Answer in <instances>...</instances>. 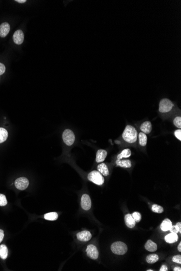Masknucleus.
Here are the masks:
<instances>
[{"label": "nucleus", "instance_id": "nucleus-8", "mask_svg": "<svg viewBox=\"0 0 181 271\" xmlns=\"http://www.w3.org/2000/svg\"><path fill=\"white\" fill-rule=\"evenodd\" d=\"M86 253L88 257L93 260L98 259L99 257L98 249L93 245H89L88 246L86 249Z\"/></svg>", "mask_w": 181, "mask_h": 271}, {"label": "nucleus", "instance_id": "nucleus-21", "mask_svg": "<svg viewBox=\"0 0 181 271\" xmlns=\"http://www.w3.org/2000/svg\"><path fill=\"white\" fill-rule=\"evenodd\" d=\"M139 143L142 146H145L148 142V138L147 135L143 132H140L138 135Z\"/></svg>", "mask_w": 181, "mask_h": 271}, {"label": "nucleus", "instance_id": "nucleus-34", "mask_svg": "<svg viewBox=\"0 0 181 271\" xmlns=\"http://www.w3.org/2000/svg\"><path fill=\"white\" fill-rule=\"evenodd\" d=\"M4 232L2 230H0V243L2 242L4 238Z\"/></svg>", "mask_w": 181, "mask_h": 271}, {"label": "nucleus", "instance_id": "nucleus-4", "mask_svg": "<svg viewBox=\"0 0 181 271\" xmlns=\"http://www.w3.org/2000/svg\"><path fill=\"white\" fill-rule=\"evenodd\" d=\"M88 179L94 184L99 186L102 185L105 182L104 177L102 174L97 171H93L90 172L88 175Z\"/></svg>", "mask_w": 181, "mask_h": 271}, {"label": "nucleus", "instance_id": "nucleus-36", "mask_svg": "<svg viewBox=\"0 0 181 271\" xmlns=\"http://www.w3.org/2000/svg\"><path fill=\"white\" fill-rule=\"evenodd\" d=\"M168 267H167L166 265H163L162 266V267L160 268V269H159V271H168Z\"/></svg>", "mask_w": 181, "mask_h": 271}, {"label": "nucleus", "instance_id": "nucleus-11", "mask_svg": "<svg viewBox=\"0 0 181 271\" xmlns=\"http://www.w3.org/2000/svg\"><path fill=\"white\" fill-rule=\"evenodd\" d=\"M10 25L7 22L3 23L0 25V36L4 37L8 34L10 31Z\"/></svg>", "mask_w": 181, "mask_h": 271}, {"label": "nucleus", "instance_id": "nucleus-33", "mask_svg": "<svg viewBox=\"0 0 181 271\" xmlns=\"http://www.w3.org/2000/svg\"><path fill=\"white\" fill-rule=\"evenodd\" d=\"M175 227L177 229V230L178 231L179 233H181V223L180 222H178L175 225Z\"/></svg>", "mask_w": 181, "mask_h": 271}, {"label": "nucleus", "instance_id": "nucleus-38", "mask_svg": "<svg viewBox=\"0 0 181 271\" xmlns=\"http://www.w3.org/2000/svg\"><path fill=\"white\" fill-rule=\"evenodd\" d=\"M15 1L18 2V3H25L26 2V0H17Z\"/></svg>", "mask_w": 181, "mask_h": 271}, {"label": "nucleus", "instance_id": "nucleus-18", "mask_svg": "<svg viewBox=\"0 0 181 271\" xmlns=\"http://www.w3.org/2000/svg\"><path fill=\"white\" fill-rule=\"evenodd\" d=\"M116 163L118 166L126 168H130L132 166L131 161L129 160H117Z\"/></svg>", "mask_w": 181, "mask_h": 271}, {"label": "nucleus", "instance_id": "nucleus-2", "mask_svg": "<svg viewBox=\"0 0 181 271\" xmlns=\"http://www.w3.org/2000/svg\"><path fill=\"white\" fill-rule=\"evenodd\" d=\"M111 249L115 254L122 255L125 254L127 252L128 246L125 243L122 241H117L112 244L111 246Z\"/></svg>", "mask_w": 181, "mask_h": 271}, {"label": "nucleus", "instance_id": "nucleus-31", "mask_svg": "<svg viewBox=\"0 0 181 271\" xmlns=\"http://www.w3.org/2000/svg\"><path fill=\"white\" fill-rule=\"evenodd\" d=\"M174 135L175 137L177 138L178 140H181V129H178L177 130H176L174 132Z\"/></svg>", "mask_w": 181, "mask_h": 271}, {"label": "nucleus", "instance_id": "nucleus-15", "mask_svg": "<svg viewBox=\"0 0 181 271\" xmlns=\"http://www.w3.org/2000/svg\"><path fill=\"white\" fill-rule=\"evenodd\" d=\"M178 236L177 235V233H171L170 234H168L165 236L164 238L165 241L169 244L176 243L178 241Z\"/></svg>", "mask_w": 181, "mask_h": 271}, {"label": "nucleus", "instance_id": "nucleus-14", "mask_svg": "<svg viewBox=\"0 0 181 271\" xmlns=\"http://www.w3.org/2000/svg\"><path fill=\"white\" fill-rule=\"evenodd\" d=\"M124 219H125V224L128 228H132L135 226L136 221L134 220V219L133 218L132 215H131L130 214H126Z\"/></svg>", "mask_w": 181, "mask_h": 271}, {"label": "nucleus", "instance_id": "nucleus-28", "mask_svg": "<svg viewBox=\"0 0 181 271\" xmlns=\"http://www.w3.org/2000/svg\"><path fill=\"white\" fill-rule=\"evenodd\" d=\"M7 204V200L6 196L0 194V206H4Z\"/></svg>", "mask_w": 181, "mask_h": 271}, {"label": "nucleus", "instance_id": "nucleus-13", "mask_svg": "<svg viewBox=\"0 0 181 271\" xmlns=\"http://www.w3.org/2000/svg\"><path fill=\"white\" fill-rule=\"evenodd\" d=\"M140 129L143 133H144L145 134H148L152 131V123L150 121H145L141 124Z\"/></svg>", "mask_w": 181, "mask_h": 271}, {"label": "nucleus", "instance_id": "nucleus-23", "mask_svg": "<svg viewBox=\"0 0 181 271\" xmlns=\"http://www.w3.org/2000/svg\"><path fill=\"white\" fill-rule=\"evenodd\" d=\"M159 260V257L156 254H151L147 256L146 258V261L148 264H154L158 261Z\"/></svg>", "mask_w": 181, "mask_h": 271}, {"label": "nucleus", "instance_id": "nucleus-29", "mask_svg": "<svg viewBox=\"0 0 181 271\" xmlns=\"http://www.w3.org/2000/svg\"><path fill=\"white\" fill-rule=\"evenodd\" d=\"M133 218L134 219L135 221L137 222H139L142 219V215L139 212H135L132 214Z\"/></svg>", "mask_w": 181, "mask_h": 271}, {"label": "nucleus", "instance_id": "nucleus-16", "mask_svg": "<svg viewBox=\"0 0 181 271\" xmlns=\"http://www.w3.org/2000/svg\"><path fill=\"white\" fill-rule=\"evenodd\" d=\"M173 226L171 220L169 219H165L163 220L161 225V230L163 232H167L170 230Z\"/></svg>", "mask_w": 181, "mask_h": 271}, {"label": "nucleus", "instance_id": "nucleus-3", "mask_svg": "<svg viewBox=\"0 0 181 271\" xmlns=\"http://www.w3.org/2000/svg\"><path fill=\"white\" fill-rule=\"evenodd\" d=\"M174 107V104L171 100L167 98L163 99L159 104V112L161 113H167L170 112Z\"/></svg>", "mask_w": 181, "mask_h": 271}, {"label": "nucleus", "instance_id": "nucleus-35", "mask_svg": "<svg viewBox=\"0 0 181 271\" xmlns=\"http://www.w3.org/2000/svg\"><path fill=\"white\" fill-rule=\"evenodd\" d=\"M169 230L171 232V233H178V231L177 230V229L175 227V226H172L171 228H170V230Z\"/></svg>", "mask_w": 181, "mask_h": 271}, {"label": "nucleus", "instance_id": "nucleus-25", "mask_svg": "<svg viewBox=\"0 0 181 271\" xmlns=\"http://www.w3.org/2000/svg\"><path fill=\"white\" fill-rule=\"evenodd\" d=\"M58 218V215L57 213L56 212L48 213L44 215V218L46 220H49V221H55L57 220Z\"/></svg>", "mask_w": 181, "mask_h": 271}, {"label": "nucleus", "instance_id": "nucleus-19", "mask_svg": "<svg viewBox=\"0 0 181 271\" xmlns=\"http://www.w3.org/2000/svg\"><path fill=\"white\" fill-rule=\"evenodd\" d=\"M97 169H98V172H99L100 173L102 174V175L106 177L109 174L108 168L105 163L102 162V163H100L97 167Z\"/></svg>", "mask_w": 181, "mask_h": 271}, {"label": "nucleus", "instance_id": "nucleus-7", "mask_svg": "<svg viewBox=\"0 0 181 271\" xmlns=\"http://www.w3.org/2000/svg\"><path fill=\"white\" fill-rule=\"evenodd\" d=\"M82 208L85 211H88L91 208L92 202L90 196L87 194H84L82 196L81 199Z\"/></svg>", "mask_w": 181, "mask_h": 271}, {"label": "nucleus", "instance_id": "nucleus-26", "mask_svg": "<svg viewBox=\"0 0 181 271\" xmlns=\"http://www.w3.org/2000/svg\"><path fill=\"white\" fill-rule=\"evenodd\" d=\"M151 210L152 211L156 213H162L164 211L163 208L162 206H159L158 205L154 204L151 207Z\"/></svg>", "mask_w": 181, "mask_h": 271}, {"label": "nucleus", "instance_id": "nucleus-39", "mask_svg": "<svg viewBox=\"0 0 181 271\" xmlns=\"http://www.w3.org/2000/svg\"><path fill=\"white\" fill-rule=\"evenodd\" d=\"M177 249H178V250L179 251V252H181V243H179Z\"/></svg>", "mask_w": 181, "mask_h": 271}, {"label": "nucleus", "instance_id": "nucleus-20", "mask_svg": "<svg viewBox=\"0 0 181 271\" xmlns=\"http://www.w3.org/2000/svg\"><path fill=\"white\" fill-rule=\"evenodd\" d=\"M131 155V151L128 148L124 149L117 156V160H122L123 158H128Z\"/></svg>", "mask_w": 181, "mask_h": 271}, {"label": "nucleus", "instance_id": "nucleus-5", "mask_svg": "<svg viewBox=\"0 0 181 271\" xmlns=\"http://www.w3.org/2000/svg\"><path fill=\"white\" fill-rule=\"evenodd\" d=\"M63 139L66 145L67 146H71L75 141V135L71 129H67L63 132Z\"/></svg>", "mask_w": 181, "mask_h": 271}, {"label": "nucleus", "instance_id": "nucleus-27", "mask_svg": "<svg viewBox=\"0 0 181 271\" xmlns=\"http://www.w3.org/2000/svg\"><path fill=\"white\" fill-rule=\"evenodd\" d=\"M173 123L175 126L181 129V117L180 116H176L173 121Z\"/></svg>", "mask_w": 181, "mask_h": 271}, {"label": "nucleus", "instance_id": "nucleus-37", "mask_svg": "<svg viewBox=\"0 0 181 271\" xmlns=\"http://www.w3.org/2000/svg\"><path fill=\"white\" fill-rule=\"evenodd\" d=\"M173 271H181V268L180 267H175L174 269H173Z\"/></svg>", "mask_w": 181, "mask_h": 271}, {"label": "nucleus", "instance_id": "nucleus-17", "mask_svg": "<svg viewBox=\"0 0 181 271\" xmlns=\"http://www.w3.org/2000/svg\"><path fill=\"white\" fill-rule=\"evenodd\" d=\"M145 249H146L147 251L151 252H153L157 251V245L151 240H148L145 245Z\"/></svg>", "mask_w": 181, "mask_h": 271}, {"label": "nucleus", "instance_id": "nucleus-30", "mask_svg": "<svg viewBox=\"0 0 181 271\" xmlns=\"http://www.w3.org/2000/svg\"><path fill=\"white\" fill-rule=\"evenodd\" d=\"M173 261L177 264H181V255H175L173 258Z\"/></svg>", "mask_w": 181, "mask_h": 271}, {"label": "nucleus", "instance_id": "nucleus-24", "mask_svg": "<svg viewBox=\"0 0 181 271\" xmlns=\"http://www.w3.org/2000/svg\"><path fill=\"white\" fill-rule=\"evenodd\" d=\"M8 136V133L6 129L0 128V143L6 141Z\"/></svg>", "mask_w": 181, "mask_h": 271}, {"label": "nucleus", "instance_id": "nucleus-9", "mask_svg": "<svg viewBox=\"0 0 181 271\" xmlns=\"http://www.w3.org/2000/svg\"><path fill=\"white\" fill-rule=\"evenodd\" d=\"M13 41L17 45H20L24 41V34L21 30H18L15 32L13 36Z\"/></svg>", "mask_w": 181, "mask_h": 271}, {"label": "nucleus", "instance_id": "nucleus-40", "mask_svg": "<svg viewBox=\"0 0 181 271\" xmlns=\"http://www.w3.org/2000/svg\"><path fill=\"white\" fill-rule=\"evenodd\" d=\"M153 270L152 269H148V270H147V271H153Z\"/></svg>", "mask_w": 181, "mask_h": 271}, {"label": "nucleus", "instance_id": "nucleus-32", "mask_svg": "<svg viewBox=\"0 0 181 271\" xmlns=\"http://www.w3.org/2000/svg\"><path fill=\"white\" fill-rule=\"evenodd\" d=\"M6 71V67L2 63H0V75L4 73Z\"/></svg>", "mask_w": 181, "mask_h": 271}, {"label": "nucleus", "instance_id": "nucleus-1", "mask_svg": "<svg viewBox=\"0 0 181 271\" xmlns=\"http://www.w3.org/2000/svg\"><path fill=\"white\" fill-rule=\"evenodd\" d=\"M123 139L128 143H133L136 142L138 133L136 128L131 125H127L125 128L122 135Z\"/></svg>", "mask_w": 181, "mask_h": 271}, {"label": "nucleus", "instance_id": "nucleus-12", "mask_svg": "<svg viewBox=\"0 0 181 271\" xmlns=\"http://www.w3.org/2000/svg\"><path fill=\"white\" fill-rule=\"evenodd\" d=\"M108 155L107 151L104 149H99L97 152L96 161L98 163H101L105 160Z\"/></svg>", "mask_w": 181, "mask_h": 271}, {"label": "nucleus", "instance_id": "nucleus-10", "mask_svg": "<svg viewBox=\"0 0 181 271\" xmlns=\"http://www.w3.org/2000/svg\"><path fill=\"white\" fill-rule=\"evenodd\" d=\"M77 239L79 241L86 242L90 240L92 238L91 233L88 230H83L78 233L77 235Z\"/></svg>", "mask_w": 181, "mask_h": 271}, {"label": "nucleus", "instance_id": "nucleus-22", "mask_svg": "<svg viewBox=\"0 0 181 271\" xmlns=\"http://www.w3.org/2000/svg\"><path fill=\"white\" fill-rule=\"evenodd\" d=\"M8 254V251L6 246L4 245H1L0 246V257L1 259H6Z\"/></svg>", "mask_w": 181, "mask_h": 271}, {"label": "nucleus", "instance_id": "nucleus-6", "mask_svg": "<svg viewBox=\"0 0 181 271\" xmlns=\"http://www.w3.org/2000/svg\"><path fill=\"white\" fill-rule=\"evenodd\" d=\"M29 182L28 180L26 177H21L17 179L15 181V186L17 189L19 190H25L28 187Z\"/></svg>", "mask_w": 181, "mask_h": 271}]
</instances>
